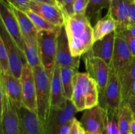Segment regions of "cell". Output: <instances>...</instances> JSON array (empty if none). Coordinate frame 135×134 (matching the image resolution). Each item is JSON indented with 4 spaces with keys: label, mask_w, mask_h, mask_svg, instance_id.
Here are the masks:
<instances>
[{
    "label": "cell",
    "mask_w": 135,
    "mask_h": 134,
    "mask_svg": "<svg viewBox=\"0 0 135 134\" xmlns=\"http://www.w3.org/2000/svg\"><path fill=\"white\" fill-rule=\"evenodd\" d=\"M64 26L71 55L81 56L94 43L92 24L85 14H73L65 18Z\"/></svg>",
    "instance_id": "1"
},
{
    "label": "cell",
    "mask_w": 135,
    "mask_h": 134,
    "mask_svg": "<svg viewBox=\"0 0 135 134\" xmlns=\"http://www.w3.org/2000/svg\"><path fill=\"white\" fill-rule=\"evenodd\" d=\"M36 88L38 115L46 121L51 109V79L42 64L33 68Z\"/></svg>",
    "instance_id": "2"
},
{
    "label": "cell",
    "mask_w": 135,
    "mask_h": 134,
    "mask_svg": "<svg viewBox=\"0 0 135 134\" xmlns=\"http://www.w3.org/2000/svg\"><path fill=\"white\" fill-rule=\"evenodd\" d=\"M59 30L57 32L38 30L37 35L41 63L50 77L56 64L57 38Z\"/></svg>",
    "instance_id": "3"
},
{
    "label": "cell",
    "mask_w": 135,
    "mask_h": 134,
    "mask_svg": "<svg viewBox=\"0 0 135 134\" xmlns=\"http://www.w3.org/2000/svg\"><path fill=\"white\" fill-rule=\"evenodd\" d=\"M122 103V91L119 77L110 68L108 84L104 96L99 99V105L106 110L108 116H117Z\"/></svg>",
    "instance_id": "4"
},
{
    "label": "cell",
    "mask_w": 135,
    "mask_h": 134,
    "mask_svg": "<svg viewBox=\"0 0 135 134\" xmlns=\"http://www.w3.org/2000/svg\"><path fill=\"white\" fill-rule=\"evenodd\" d=\"M84 61L87 73L97 84L100 99L104 96L108 84L110 66L102 59L94 56L89 50L84 54Z\"/></svg>",
    "instance_id": "5"
},
{
    "label": "cell",
    "mask_w": 135,
    "mask_h": 134,
    "mask_svg": "<svg viewBox=\"0 0 135 134\" xmlns=\"http://www.w3.org/2000/svg\"><path fill=\"white\" fill-rule=\"evenodd\" d=\"M77 112L71 100H67L65 105L59 109H50L47 119L44 122L45 134H59L61 128L75 118Z\"/></svg>",
    "instance_id": "6"
},
{
    "label": "cell",
    "mask_w": 135,
    "mask_h": 134,
    "mask_svg": "<svg viewBox=\"0 0 135 134\" xmlns=\"http://www.w3.org/2000/svg\"><path fill=\"white\" fill-rule=\"evenodd\" d=\"M1 90L0 134H20L19 117L17 108L3 90Z\"/></svg>",
    "instance_id": "7"
},
{
    "label": "cell",
    "mask_w": 135,
    "mask_h": 134,
    "mask_svg": "<svg viewBox=\"0 0 135 134\" xmlns=\"http://www.w3.org/2000/svg\"><path fill=\"white\" fill-rule=\"evenodd\" d=\"M0 38L3 42L7 51L11 74L16 78L21 80L24 64L27 63L26 56L19 49L2 24H1Z\"/></svg>",
    "instance_id": "8"
},
{
    "label": "cell",
    "mask_w": 135,
    "mask_h": 134,
    "mask_svg": "<svg viewBox=\"0 0 135 134\" xmlns=\"http://www.w3.org/2000/svg\"><path fill=\"white\" fill-rule=\"evenodd\" d=\"M22 105L32 112L38 113L36 88L33 68L27 63L24 64L21 77Z\"/></svg>",
    "instance_id": "9"
},
{
    "label": "cell",
    "mask_w": 135,
    "mask_h": 134,
    "mask_svg": "<svg viewBox=\"0 0 135 134\" xmlns=\"http://www.w3.org/2000/svg\"><path fill=\"white\" fill-rule=\"evenodd\" d=\"M107 116L106 110L98 105L86 109L80 122L87 134H104Z\"/></svg>",
    "instance_id": "10"
},
{
    "label": "cell",
    "mask_w": 135,
    "mask_h": 134,
    "mask_svg": "<svg viewBox=\"0 0 135 134\" xmlns=\"http://www.w3.org/2000/svg\"><path fill=\"white\" fill-rule=\"evenodd\" d=\"M0 17L1 24L19 49L25 55V46L23 35L18 22L10 6L5 0L0 1Z\"/></svg>",
    "instance_id": "11"
},
{
    "label": "cell",
    "mask_w": 135,
    "mask_h": 134,
    "mask_svg": "<svg viewBox=\"0 0 135 134\" xmlns=\"http://www.w3.org/2000/svg\"><path fill=\"white\" fill-rule=\"evenodd\" d=\"M133 56L125 39L115 33L114 50L110 64V68L120 76L129 66Z\"/></svg>",
    "instance_id": "12"
},
{
    "label": "cell",
    "mask_w": 135,
    "mask_h": 134,
    "mask_svg": "<svg viewBox=\"0 0 135 134\" xmlns=\"http://www.w3.org/2000/svg\"><path fill=\"white\" fill-rule=\"evenodd\" d=\"M80 56L74 57L71 55L68 38L65 26H62L58 32L57 38L56 63L60 66H70L79 70Z\"/></svg>",
    "instance_id": "13"
},
{
    "label": "cell",
    "mask_w": 135,
    "mask_h": 134,
    "mask_svg": "<svg viewBox=\"0 0 135 134\" xmlns=\"http://www.w3.org/2000/svg\"><path fill=\"white\" fill-rule=\"evenodd\" d=\"M17 109L19 117L20 134H45L44 122L38 114L24 106Z\"/></svg>",
    "instance_id": "14"
},
{
    "label": "cell",
    "mask_w": 135,
    "mask_h": 134,
    "mask_svg": "<svg viewBox=\"0 0 135 134\" xmlns=\"http://www.w3.org/2000/svg\"><path fill=\"white\" fill-rule=\"evenodd\" d=\"M29 9L52 24L61 28L65 23V16L59 7L47 3L32 1Z\"/></svg>",
    "instance_id": "15"
},
{
    "label": "cell",
    "mask_w": 135,
    "mask_h": 134,
    "mask_svg": "<svg viewBox=\"0 0 135 134\" xmlns=\"http://www.w3.org/2000/svg\"><path fill=\"white\" fill-rule=\"evenodd\" d=\"M0 89L5 91L17 109L23 106L21 80L16 78L11 72L1 74Z\"/></svg>",
    "instance_id": "16"
},
{
    "label": "cell",
    "mask_w": 135,
    "mask_h": 134,
    "mask_svg": "<svg viewBox=\"0 0 135 134\" xmlns=\"http://www.w3.org/2000/svg\"><path fill=\"white\" fill-rule=\"evenodd\" d=\"M76 76L82 87L86 100V109L99 105V90L96 82L88 73L77 72Z\"/></svg>",
    "instance_id": "17"
},
{
    "label": "cell",
    "mask_w": 135,
    "mask_h": 134,
    "mask_svg": "<svg viewBox=\"0 0 135 134\" xmlns=\"http://www.w3.org/2000/svg\"><path fill=\"white\" fill-rule=\"evenodd\" d=\"M134 0H112L108 13L117 24L116 30L127 28L130 26L129 8Z\"/></svg>",
    "instance_id": "18"
},
{
    "label": "cell",
    "mask_w": 135,
    "mask_h": 134,
    "mask_svg": "<svg viewBox=\"0 0 135 134\" xmlns=\"http://www.w3.org/2000/svg\"><path fill=\"white\" fill-rule=\"evenodd\" d=\"M115 37V32H113L102 39L95 42L89 50L94 56L102 59L109 66H110L114 50Z\"/></svg>",
    "instance_id": "19"
},
{
    "label": "cell",
    "mask_w": 135,
    "mask_h": 134,
    "mask_svg": "<svg viewBox=\"0 0 135 134\" xmlns=\"http://www.w3.org/2000/svg\"><path fill=\"white\" fill-rule=\"evenodd\" d=\"M51 108L59 109L65 105L67 100L63 94L61 80V66L56 63L51 77Z\"/></svg>",
    "instance_id": "20"
},
{
    "label": "cell",
    "mask_w": 135,
    "mask_h": 134,
    "mask_svg": "<svg viewBox=\"0 0 135 134\" xmlns=\"http://www.w3.org/2000/svg\"><path fill=\"white\" fill-rule=\"evenodd\" d=\"M25 46L26 62L32 68L42 64L39 55L37 38L28 35H22Z\"/></svg>",
    "instance_id": "21"
},
{
    "label": "cell",
    "mask_w": 135,
    "mask_h": 134,
    "mask_svg": "<svg viewBox=\"0 0 135 134\" xmlns=\"http://www.w3.org/2000/svg\"><path fill=\"white\" fill-rule=\"evenodd\" d=\"M117 29V24L109 13L100 18L93 27L94 40V42L102 39L108 34L115 32Z\"/></svg>",
    "instance_id": "22"
},
{
    "label": "cell",
    "mask_w": 135,
    "mask_h": 134,
    "mask_svg": "<svg viewBox=\"0 0 135 134\" xmlns=\"http://www.w3.org/2000/svg\"><path fill=\"white\" fill-rule=\"evenodd\" d=\"M11 9L13 11L17 20L18 22L19 27L22 32V35H28L37 38L38 30L36 28L32 21L30 19L27 14L21 9H18L16 7L8 3Z\"/></svg>",
    "instance_id": "23"
},
{
    "label": "cell",
    "mask_w": 135,
    "mask_h": 134,
    "mask_svg": "<svg viewBox=\"0 0 135 134\" xmlns=\"http://www.w3.org/2000/svg\"><path fill=\"white\" fill-rule=\"evenodd\" d=\"M121 85L123 103L126 102L131 93L132 87L135 82V57L133 58L131 64L119 76Z\"/></svg>",
    "instance_id": "24"
},
{
    "label": "cell",
    "mask_w": 135,
    "mask_h": 134,
    "mask_svg": "<svg viewBox=\"0 0 135 134\" xmlns=\"http://www.w3.org/2000/svg\"><path fill=\"white\" fill-rule=\"evenodd\" d=\"M133 111L127 102H123L117 112V123L120 134H131L130 124L133 119Z\"/></svg>",
    "instance_id": "25"
},
{
    "label": "cell",
    "mask_w": 135,
    "mask_h": 134,
    "mask_svg": "<svg viewBox=\"0 0 135 134\" xmlns=\"http://www.w3.org/2000/svg\"><path fill=\"white\" fill-rule=\"evenodd\" d=\"M89 5L86 12V16L91 24L97 22L101 18L104 9H109L112 0H89Z\"/></svg>",
    "instance_id": "26"
},
{
    "label": "cell",
    "mask_w": 135,
    "mask_h": 134,
    "mask_svg": "<svg viewBox=\"0 0 135 134\" xmlns=\"http://www.w3.org/2000/svg\"><path fill=\"white\" fill-rule=\"evenodd\" d=\"M77 70L70 66H61V80L63 85V94L66 99L71 100L73 93V82Z\"/></svg>",
    "instance_id": "27"
},
{
    "label": "cell",
    "mask_w": 135,
    "mask_h": 134,
    "mask_svg": "<svg viewBox=\"0 0 135 134\" xmlns=\"http://www.w3.org/2000/svg\"><path fill=\"white\" fill-rule=\"evenodd\" d=\"M71 101H72L75 107L76 108L77 112H81L86 110L85 97H84L81 85H80L76 75H75L73 78Z\"/></svg>",
    "instance_id": "28"
},
{
    "label": "cell",
    "mask_w": 135,
    "mask_h": 134,
    "mask_svg": "<svg viewBox=\"0 0 135 134\" xmlns=\"http://www.w3.org/2000/svg\"><path fill=\"white\" fill-rule=\"evenodd\" d=\"M24 12L27 14L28 17L32 21L34 24L35 25V26L38 30H45V31L48 32H57L61 28L57 27V26H55V25L49 22L48 21L45 20L42 17H40L38 14H37L36 13L33 12L32 10H30V9L25 11Z\"/></svg>",
    "instance_id": "29"
},
{
    "label": "cell",
    "mask_w": 135,
    "mask_h": 134,
    "mask_svg": "<svg viewBox=\"0 0 135 134\" xmlns=\"http://www.w3.org/2000/svg\"><path fill=\"white\" fill-rule=\"evenodd\" d=\"M0 69H1V74L10 72L7 51L1 38H0Z\"/></svg>",
    "instance_id": "30"
},
{
    "label": "cell",
    "mask_w": 135,
    "mask_h": 134,
    "mask_svg": "<svg viewBox=\"0 0 135 134\" xmlns=\"http://www.w3.org/2000/svg\"><path fill=\"white\" fill-rule=\"evenodd\" d=\"M105 134H120L117 123V115L107 116Z\"/></svg>",
    "instance_id": "31"
},
{
    "label": "cell",
    "mask_w": 135,
    "mask_h": 134,
    "mask_svg": "<svg viewBox=\"0 0 135 134\" xmlns=\"http://www.w3.org/2000/svg\"><path fill=\"white\" fill-rule=\"evenodd\" d=\"M115 33L121 35L125 39L127 44L128 47H129V50H130L131 53L132 55H133V57H135V38L134 37L132 36L131 34H129L124 29H122V30H116Z\"/></svg>",
    "instance_id": "32"
},
{
    "label": "cell",
    "mask_w": 135,
    "mask_h": 134,
    "mask_svg": "<svg viewBox=\"0 0 135 134\" xmlns=\"http://www.w3.org/2000/svg\"><path fill=\"white\" fill-rule=\"evenodd\" d=\"M89 0H74L73 3V14H86Z\"/></svg>",
    "instance_id": "33"
},
{
    "label": "cell",
    "mask_w": 135,
    "mask_h": 134,
    "mask_svg": "<svg viewBox=\"0 0 135 134\" xmlns=\"http://www.w3.org/2000/svg\"><path fill=\"white\" fill-rule=\"evenodd\" d=\"M5 1L21 10L25 11L29 9L32 0H5Z\"/></svg>",
    "instance_id": "34"
},
{
    "label": "cell",
    "mask_w": 135,
    "mask_h": 134,
    "mask_svg": "<svg viewBox=\"0 0 135 134\" xmlns=\"http://www.w3.org/2000/svg\"><path fill=\"white\" fill-rule=\"evenodd\" d=\"M70 134H87L80 122L75 117L73 119Z\"/></svg>",
    "instance_id": "35"
},
{
    "label": "cell",
    "mask_w": 135,
    "mask_h": 134,
    "mask_svg": "<svg viewBox=\"0 0 135 134\" xmlns=\"http://www.w3.org/2000/svg\"><path fill=\"white\" fill-rule=\"evenodd\" d=\"M74 0H65V18L67 17H69L73 14V3Z\"/></svg>",
    "instance_id": "36"
},
{
    "label": "cell",
    "mask_w": 135,
    "mask_h": 134,
    "mask_svg": "<svg viewBox=\"0 0 135 134\" xmlns=\"http://www.w3.org/2000/svg\"><path fill=\"white\" fill-rule=\"evenodd\" d=\"M129 20H130V26H135V4L134 1H132L130 5V8H129Z\"/></svg>",
    "instance_id": "37"
},
{
    "label": "cell",
    "mask_w": 135,
    "mask_h": 134,
    "mask_svg": "<svg viewBox=\"0 0 135 134\" xmlns=\"http://www.w3.org/2000/svg\"><path fill=\"white\" fill-rule=\"evenodd\" d=\"M126 102L129 105L133 112L135 113V93H131L129 95Z\"/></svg>",
    "instance_id": "38"
},
{
    "label": "cell",
    "mask_w": 135,
    "mask_h": 134,
    "mask_svg": "<svg viewBox=\"0 0 135 134\" xmlns=\"http://www.w3.org/2000/svg\"><path fill=\"white\" fill-rule=\"evenodd\" d=\"M121 30H122V29H121ZM124 30H126V31L129 34H131L132 36L134 37V38H135V26H128L127 28L124 29Z\"/></svg>",
    "instance_id": "39"
},
{
    "label": "cell",
    "mask_w": 135,
    "mask_h": 134,
    "mask_svg": "<svg viewBox=\"0 0 135 134\" xmlns=\"http://www.w3.org/2000/svg\"><path fill=\"white\" fill-rule=\"evenodd\" d=\"M130 133L131 134H135V120L134 119V118L131 122Z\"/></svg>",
    "instance_id": "40"
},
{
    "label": "cell",
    "mask_w": 135,
    "mask_h": 134,
    "mask_svg": "<svg viewBox=\"0 0 135 134\" xmlns=\"http://www.w3.org/2000/svg\"><path fill=\"white\" fill-rule=\"evenodd\" d=\"M33 1H36V2H40V3H50L52 4V5H57L54 1H53L52 0H32ZM59 7V6H58Z\"/></svg>",
    "instance_id": "41"
},
{
    "label": "cell",
    "mask_w": 135,
    "mask_h": 134,
    "mask_svg": "<svg viewBox=\"0 0 135 134\" xmlns=\"http://www.w3.org/2000/svg\"><path fill=\"white\" fill-rule=\"evenodd\" d=\"M57 1H58V3H59V7H60L61 9H62V11H63L65 14L64 9H65V0H57Z\"/></svg>",
    "instance_id": "42"
},
{
    "label": "cell",
    "mask_w": 135,
    "mask_h": 134,
    "mask_svg": "<svg viewBox=\"0 0 135 134\" xmlns=\"http://www.w3.org/2000/svg\"><path fill=\"white\" fill-rule=\"evenodd\" d=\"M131 93H135V82L133 84V87H132V91H131Z\"/></svg>",
    "instance_id": "43"
},
{
    "label": "cell",
    "mask_w": 135,
    "mask_h": 134,
    "mask_svg": "<svg viewBox=\"0 0 135 134\" xmlns=\"http://www.w3.org/2000/svg\"><path fill=\"white\" fill-rule=\"evenodd\" d=\"M53 1H54V2L55 3H56V5H57V6H59V3H58V1H57V0H52ZM61 8V7H60Z\"/></svg>",
    "instance_id": "44"
},
{
    "label": "cell",
    "mask_w": 135,
    "mask_h": 134,
    "mask_svg": "<svg viewBox=\"0 0 135 134\" xmlns=\"http://www.w3.org/2000/svg\"><path fill=\"white\" fill-rule=\"evenodd\" d=\"M133 118H134V119L135 120V113L133 114Z\"/></svg>",
    "instance_id": "45"
},
{
    "label": "cell",
    "mask_w": 135,
    "mask_h": 134,
    "mask_svg": "<svg viewBox=\"0 0 135 134\" xmlns=\"http://www.w3.org/2000/svg\"><path fill=\"white\" fill-rule=\"evenodd\" d=\"M134 4H135V0H134Z\"/></svg>",
    "instance_id": "46"
}]
</instances>
